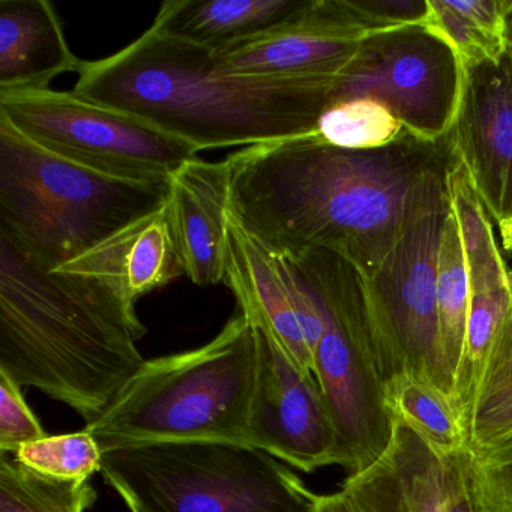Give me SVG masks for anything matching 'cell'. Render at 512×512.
<instances>
[{"instance_id":"cell-1","label":"cell","mask_w":512,"mask_h":512,"mask_svg":"<svg viewBox=\"0 0 512 512\" xmlns=\"http://www.w3.org/2000/svg\"><path fill=\"white\" fill-rule=\"evenodd\" d=\"M439 157L412 139L346 151L313 133L248 146L224 160L229 212L281 256L325 250L367 275L397 241Z\"/></svg>"},{"instance_id":"cell-2","label":"cell","mask_w":512,"mask_h":512,"mask_svg":"<svg viewBox=\"0 0 512 512\" xmlns=\"http://www.w3.org/2000/svg\"><path fill=\"white\" fill-rule=\"evenodd\" d=\"M334 85L232 74L211 50L151 28L109 58L83 61L73 92L137 116L200 152L314 133Z\"/></svg>"},{"instance_id":"cell-3","label":"cell","mask_w":512,"mask_h":512,"mask_svg":"<svg viewBox=\"0 0 512 512\" xmlns=\"http://www.w3.org/2000/svg\"><path fill=\"white\" fill-rule=\"evenodd\" d=\"M136 304L97 278L50 271L0 232V374L100 418L142 370Z\"/></svg>"},{"instance_id":"cell-4","label":"cell","mask_w":512,"mask_h":512,"mask_svg":"<svg viewBox=\"0 0 512 512\" xmlns=\"http://www.w3.org/2000/svg\"><path fill=\"white\" fill-rule=\"evenodd\" d=\"M257 334L239 311L205 346L149 359L85 430L101 451L155 443H247Z\"/></svg>"},{"instance_id":"cell-5","label":"cell","mask_w":512,"mask_h":512,"mask_svg":"<svg viewBox=\"0 0 512 512\" xmlns=\"http://www.w3.org/2000/svg\"><path fill=\"white\" fill-rule=\"evenodd\" d=\"M169 182H134L52 154L0 118V232L55 271L166 205Z\"/></svg>"},{"instance_id":"cell-6","label":"cell","mask_w":512,"mask_h":512,"mask_svg":"<svg viewBox=\"0 0 512 512\" xmlns=\"http://www.w3.org/2000/svg\"><path fill=\"white\" fill-rule=\"evenodd\" d=\"M101 472L131 512H313L317 500L286 464L248 443L113 449Z\"/></svg>"},{"instance_id":"cell-7","label":"cell","mask_w":512,"mask_h":512,"mask_svg":"<svg viewBox=\"0 0 512 512\" xmlns=\"http://www.w3.org/2000/svg\"><path fill=\"white\" fill-rule=\"evenodd\" d=\"M287 259L319 304L322 334L313 353V373L337 431L338 466L353 475L371 466L394 434L359 275L346 260L325 250Z\"/></svg>"},{"instance_id":"cell-8","label":"cell","mask_w":512,"mask_h":512,"mask_svg":"<svg viewBox=\"0 0 512 512\" xmlns=\"http://www.w3.org/2000/svg\"><path fill=\"white\" fill-rule=\"evenodd\" d=\"M449 160L425 179L403 230L382 262L367 275H358L383 382L395 374H418L454 397V383L440 353L437 320Z\"/></svg>"},{"instance_id":"cell-9","label":"cell","mask_w":512,"mask_h":512,"mask_svg":"<svg viewBox=\"0 0 512 512\" xmlns=\"http://www.w3.org/2000/svg\"><path fill=\"white\" fill-rule=\"evenodd\" d=\"M0 118L52 154L127 181L169 182L199 157L190 143L74 92L0 91Z\"/></svg>"},{"instance_id":"cell-10","label":"cell","mask_w":512,"mask_h":512,"mask_svg":"<svg viewBox=\"0 0 512 512\" xmlns=\"http://www.w3.org/2000/svg\"><path fill=\"white\" fill-rule=\"evenodd\" d=\"M464 82L451 49L413 26L368 40L335 82L329 106L377 101L394 113L409 139L437 146L457 122Z\"/></svg>"},{"instance_id":"cell-11","label":"cell","mask_w":512,"mask_h":512,"mask_svg":"<svg viewBox=\"0 0 512 512\" xmlns=\"http://www.w3.org/2000/svg\"><path fill=\"white\" fill-rule=\"evenodd\" d=\"M389 32L352 0H308L277 28L214 55L232 74L335 83L368 40Z\"/></svg>"},{"instance_id":"cell-12","label":"cell","mask_w":512,"mask_h":512,"mask_svg":"<svg viewBox=\"0 0 512 512\" xmlns=\"http://www.w3.org/2000/svg\"><path fill=\"white\" fill-rule=\"evenodd\" d=\"M256 334L248 445L305 473L338 466L337 431L316 377L299 370L274 338Z\"/></svg>"},{"instance_id":"cell-13","label":"cell","mask_w":512,"mask_h":512,"mask_svg":"<svg viewBox=\"0 0 512 512\" xmlns=\"http://www.w3.org/2000/svg\"><path fill=\"white\" fill-rule=\"evenodd\" d=\"M224 284L253 328L277 341L290 361L313 373V353L322 334L316 296L292 260L245 232L229 212Z\"/></svg>"},{"instance_id":"cell-14","label":"cell","mask_w":512,"mask_h":512,"mask_svg":"<svg viewBox=\"0 0 512 512\" xmlns=\"http://www.w3.org/2000/svg\"><path fill=\"white\" fill-rule=\"evenodd\" d=\"M449 152L469 173L512 263V43L496 65L470 71L464 82Z\"/></svg>"},{"instance_id":"cell-15","label":"cell","mask_w":512,"mask_h":512,"mask_svg":"<svg viewBox=\"0 0 512 512\" xmlns=\"http://www.w3.org/2000/svg\"><path fill=\"white\" fill-rule=\"evenodd\" d=\"M229 199L224 161L197 157L170 176L164 212L185 275L197 286L224 281Z\"/></svg>"},{"instance_id":"cell-16","label":"cell","mask_w":512,"mask_h":512,"mask_svg":"<svg viewBox=\"0 0 512 512\" xmlns=\"http://www.w3.org/2000/svg\"><path fill=\"white\" fill-rule=\"evenodd\" d=\"M449 458L394 421L386 451L344 479L341 491L356 512H445Z\"/></svg>"},{"instance_id":"cell-17","label":"cell","mask_w":512,"mask_h":512,"mask_svg":"<svg viewBox=\"0 0 512 512\" xmlns=\"http://www.w3.org/2000/svg\"><path fill=\"white\" fill-rule=\"evenodd\" d=\"M59 271L97 278L133 304L185 275L164 208L130 224Z\"/></svg>"},{"instance_id":"cell-18","label":"cell","mask_w":512,"mask_h":512,"mask_svg":"<svg viewBox=\"0 0 512 512\" xmlns=\"http://www.w3.org/2000/svg\"><path fill=\"white\" fill-rule=\"evenodd\" d=\"M82 64L49 0L0 2V91L50 89L56 77L79 73Z\"/></svg>"},{"instance_id":"cell-19","label":"cell","mask_w":512,"mask_h":512,"mask_svg":"<svg viewBox=\"0 0 512 512\" xmlns=\"http://www.w3.org/2000/svg\"><path fill=\"white\" fill-rule=\"evenodd\" d=\"M308 0H167L154 25L158 34L218 53L277 28Z\"/></svg>"},{"instance_id":"cell-20","label":"cell","mask_w":512,"mask_h":512,"mask_svg":"<svg viewBox=\"0 0 512 512\" xmlns=\"http://www.w3.org/2000/svg\"><path fill=\"white\" fill-rule=\"evenodd\" d=\"M469 314L454 398L466 418L491 349L512 316V272L503 260L467 266ZM466 422V421H464Z\"/></svg>"},{"instance_id":"cell-21","label":"cell","mask_w":512,"mask_h":512,"mask_svg":"<svg viewBox=\"0 0 512 512\" xmlns=\"http://www.w3.org/2000/svg\"><path fill=\"white\" fill-rule=\"evenodd\" d=\"M512 0H425L419 28L451 49L464 76L484 65H496L509 49Z\"/></svg>"},{"instance_id":"cell-22","label":"cell","mask_w":512,"mask_h":512,"mask_svg":"<svg viewBox=\"0 0 512 512\" xmlns=\"http://www.w3.org/2000/svg\"><path fill=\"white\" fill-rule=\"evenodd\" d=\"M383 395L392 419L415 431L440 457L466 451V422L451 394L418 374L400 373L385 380Z\"/></svg>"},{"instance_id":"cell-23","label":"cell","mask_w":512,"mask_h":512,"mask_svg":"<svg viewBox=\"0 0 512 512\" xmlns=\"http://www.w3.org/2000/svg\"><path fill=\"white\" fill-rule=\"evenodd\" d=\"M464 421L472 457H488L512 442V316L491 349Z\"/></svg>"},{"instance_id":"cell-24","label":"cell","mask_w":512,"mask_h":512,"mask_svg":"<svg viewBox=\"0 0 512 512\" xmlns=\"http://www.w3.org/2000/svg\"><path fill=\"white\" fill-rule=\"evenodd\" d=\"M467 314H469V281H467L466 257L461 244L457 218L449 208L443 226L442 244L437 275V320L439 343L443 365L452 383L457 379L466 338Z\"/></svg>"},{"instance_id":"cell-25","label":"cell","mask_w":512,"mask_h":512,"mask_svg":"<svg viewBox=\"0 0 512 512\" xmlns=\"http://www.w3.org/2000/svg\"><path fill=\"white\" fill-rule=\"evenodd\" d=\"M97 497L89 481L49 478L0 457V512H86Z\"/></svg>"},{"instance_id":"cell-26","label":"cell","mask_w":512,"mask_h":512,"mask_svg":"<svg viewBox=\"0 0 512 512\" xmlns=\"http://www.w3.org/2000/svg\"><path fill=\"white\" fill-rule=\"evenodd\" d=\"M314 136L346 151H377L409 139L394 113L374 100H349L323 110Z\"/></svg>"},{"instance_id":"cell-27","label":"cell","mask_w":512,"mask_h":512,"mask_svg":"<svg viewBox=\"0 0 512 512\" xmlns=\"http://www.w3.org/2000/svg\"><path fill=\"white\" fill-rule=\"evenodd\" d=\"M13 458L17 463L49 478L89 481L92 475L101 472L103 451L94 437L83 428L77 433L47 436L28 443Z\"/></svg>"},{"instance_id":"cell-28","label":"cell","mask_w":512,"mask_h":512,"mask_svg":"<svg viewBox=\"0 0 512 512\" xmlns=\"http://www.w3.org/2000/svg\"><path fill=\"white\" fill-rule=\"evenodd\" d=\"M473 512H512V442L488 457L461 454Z\"/></svg>"},{"instance_id":"cell-29","label":"cell","mask_w":512,"mask_h":512,"mask_svg":"<svg viewBox=\"0 0 512 512\" xmlns=\"http://www.w3.org/2000/svg\"><path fill=\"white\" fill-rule=\"evenodd\" d=\"M47 436L40 419L26 403L22 386L0 374V454H17L22 446Z\"/></svg>"},{"instance_id":"cell-30","label":"cell","mask_w":512,"mask_h":512,"mask_svg":"<svg viewBox=\"0 0 512 512\" xmlns=\"http://www.w3.org/2000/svg\"><path fill=\"white\" fill-rule=\"evenodd\" d=\"M461 454L449 458L448 494H446L445 512H473L469 493H467L466 481H464Z\"/></svg>"},{"instance_id":"cell-31","label":"cell","mask_w":512,"mask_h":512,"mask_svg":"<svg viewBox=\"0 0 512 512\" xmlns=\"http://www.w3.org/2000/svg\"><path fill=\"white\" fill-rule=\"evenodd\" d=\"M313 512H356V509L353 508L346 494L340 490L337 493L317 496Z\"/></svg>"},{"instance_id":"cell-32","label":"cell","mask_w":512,"mask_h":512,"mask_svg":"<svg viewBox=\"0 0 512 512\" xmlns=\"http://www.w3.org/2000/svg\"><path fill=\"white\" fill-rule=\"evenodd\" d=\"M509 40H511L512 43V5H511V11H509ZM509 268H511L512 272V263L509 265Z\"/></svg>"}]
</instances>
